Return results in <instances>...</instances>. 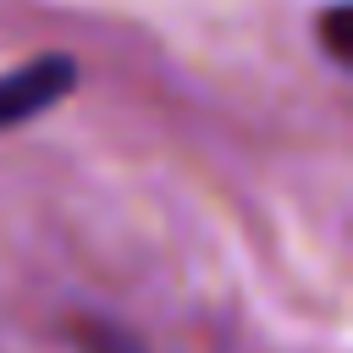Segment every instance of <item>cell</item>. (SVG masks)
Listing matches in <instances>:
<instances>
[{"instance_id": "cell-1", "label": "cell", "mask_w": 353, "mask_h": 353, "mask_svg": "<svg viewBox=\"0 0 353 353\" xmlns=\"http://www.w3.org/2000/svg\"><path fill=\"white\" fill-rule=\"evenodd\" d=\"M77 88V61L72 55H39L17 72H0V132L44 116Z\"/></svg>"}, {"instance_id": "cell-2", "label": "cell", "mask_w": 353, "mask_h": 353, "mask_svg": "<svg viewBox=\"0 0 353 353\" xmlns=\"http://www.w3.org/2000/svg\"><path fill=\"white\" fill-rule=\"evenodd\" d=\"M320 39H325V55L336 66L353 61V0H331L325 17H320Z\"/></svg>"}]
</instances>
